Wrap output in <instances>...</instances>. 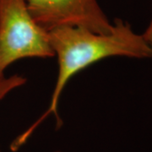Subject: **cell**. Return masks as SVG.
<instances>
[{"label": "cell", "mask_w": 152, "mask_h": 152, "mask_svg": "<svg viewBox=\"0 0 152 152\" xmlns=\"http://www.w3.org/2000/svg\"><path fill=\"white\" fill-rule=\"evenodd\" d=\"M112 31L99 34L80 27H60L49 31V42L58 62V75L48 110L37 124L50 114L59 121L58 107L62 91L75 74L100 60L121 56L152 58V48L144 34H137L129 23L115 19Z\"/></svg>", "instance_id": "cell-1"}, {"label": "cell", "mask_w": 152, "mask_h": 152, "mask_svg": "<svg viewBox=\"0 0 152 152\" xmlns=\"http://www.w3.org/2000/svg\"><path fill=\"white\" fill-rule=\"evenodd\" d=\"M54 56L48 32L33 20L26 0H0V76L18 60Z\"/></svg>", "instance_id": "cell-2"}, {"label": "cell", "mask_w": 152, "mask_h": 152, "mask_svg": "<svg viewBox=\"0 0 152 152\" xmlns=\"http://www.w3.org/2000/svg\"><path fill=\"white\" fill-rule=\"evenodd\" d=\"M33 20L48 32L60 27H80L108 34L109 21L97 0H26Z\"/></svg>", "instance_id": "cell-3"}, {"label": "cell", "mask_w": 152, "mask_h": 152, "mask_svg": "<svg viewBox=\"0 0 152 152\" xmlns=\"http://www.w3.org/2000/svg\"><path fill=\"white\" fill-rule=\"evenodd\" d=\"M26 82V79L24 76L18 75L10 77H5L4 75L0 76V101L3 100L13 90L24 86Z\"/></svg>", "instance_id": "cell-4"}, {"label": "cell", "mask_w": 152, "mask_h": 152, "mask_svg": "<svg viewBox=\"0 0 152 152\" xmlns=\"http://www.w3.org/2000/svg\"><path fill=\"white\" fill-rule=\"evenodd\" d=\"M144 35H145V37L147 39V41L150 42V44H151V46L152 48V21L149 25V26L146 29L145 32L144 33Z\"/></svg>", "instance_id": "cell-5"}, {"label": "cell", "mask_w": 152, "mask_h": 152, "mask_svg": "<svg viewBox=\"0 0 152 152\" xmlns=\"http://www.w3.org/2000/svg\"><path fill=\"white\" fill-rule=\"evenodd\" d=\"M57 152H59V151H57Z\"/></svg>", "instance_id": "cell-6"}]
</instances>
